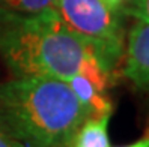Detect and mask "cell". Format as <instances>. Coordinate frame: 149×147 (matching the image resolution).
<instances>
[{"label":"cell","mask_w":149,"mask_h":147,"mask_svg":"<svg viewBox=\"0 0 149 147\" xmlns=\"http://www.w3.org/2000/svg\"><path fill=\"white\" fill-rule=\"evenodd\" d=\"M0 57L15 77H50L66 81L86 77L107 90L111 71L50 11L27 15L0 9Z\"/></svg>","instance_id":"cell-1"},{"label":"cell","mask_w":149,"mask_h":147,"mask_svg":"<svg viewBox=\"0 0 149 147\" xmlns=\"http://www.w3.org/2000/svg\"><path fill=\"white\" fill-rule=\"evenodd\" d=\"M89 117L63 80L15 77L0 83V126L27 147H68Z\"/></svg>","instance_id":"cell-2"},{"label":"cell","mask_w":149,"mask_h":147,"mask_svg":"<svg viewBox=\"0 0 149 147\" xmlns=\"http://www.w3.org/2000/svg\"><path fill=\"white\" fill-rule=\"evenodd\" d=\"M48 11L66 30L89 45L113 72L125 50L120 12L106 0H54Z\"/></svg>","instance_id":"cell-3"},{"label":"cell","mask_w":149,"mask_h":147,"mask_svg":"<svg viewBox=\"0 0 149 147\" xmlns=\"http://www.w3.org/2000/svg\"><path fill=\"white\" fill-rule=\"evenodd\" d=\"M124 75L140 90H149V23L133 24L127 36Z\"/></svg>","instance_id":"cell-4"},{"label":"cell","mask_w":149,"mask_h":147,"mask_svg":"<svg viewBox=\"0 0 149 147\" xmlns=\"http://www.w3.org/2000/svg\"><path fill=\"white\" fill-rule=\"evenodd\" d=\"M68 86L72 89L75 96L80 99L83 107L87 110L91 117H98L107 113H113L111 102L107 98L106 90H101L86 77L75 75L66 80Z\"/></svg>","instance_id":"cell-5"},{"label":"cell","mask_w":149,"mask_h":147,"mask_svg":"<svg viewBox=\"0 0 149 147\" xmlns=\"http://www.w3.org/2000/svg\"><path fill=\"white\" fill-rule=\"evenodd\" d=\"M111 113L89 117L80 126L68 147H110L109 123Z\"/></svg>","instance_id":"cell-6"},{"label":"cell","mask_w":149,"mask_h":147,"mask_svg":"<svg viewBox=\"0 0 149 147\" xmlns=\"http://www.w3.org/2000/svg\"><path fill=\"white\" fill-rule=\"evenodd\" d=\"M54 5V0H0V6L3 9L35 15L51 9Z\"/></svg>","instance_id":"cell-7"},{"label":"cell","mask_w":149,"mask_h":147,"mask_svg":"<svg viewBox=\"0 0 149 147\" xmlns=\"http://www.w3.org/2000/svg\"><path fill=\"white\" fill-rule=\"evenodd\" d=\"M122 15H130L139 21L149 23V0H130L122 11Z\"/></svg>","instance_id":"cell-8"},{"label":"cell","mask_w":149,"mask_h":147,"mask_svg":"<svg viewBox=\"0 0 149 147\" xmlns=\"http://www.w3.org/2000/svg\"><path fill=\"white\" fill-rule=\"evenodd\" d=\"M0 147H27V146L23 144L21 141H18L17 138H14L11 134H8L0 126Z\"/></svg>","instance_id":"cell-9"},{"label":"cell","mask_w":149,"mask_h":147,"mask_svg":"<svg viewBox=\"0 0 149 147\" xmlns=\"http://www.w3.org/2000/svg\"><path fill=\"white\" fill-rule=\"evenodd\" d=\"M120 147H149V126L146 128L145 134L140 137L137 141L130 143V144H125V146H120Z\"/></svg>","instance_id":"cell-10"},{"label":"cell","mask_w":149,"mask_h":147,"mask_svg":"<svg viewBox=\"0 0 149 147\" xmlns=\"http://www.w3.org/2000/svg\"><path fill=\"white\" fill-rule=\"evenodd\" d=\"M106 2L113 8L115 11H118V12H120L122 14V11H124V8L130 3V0H106Z\"/></svg>","instance_id":"cell-11"}]
</instances>
